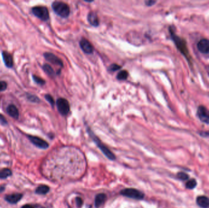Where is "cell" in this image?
<instances>
[{"label": "cell", "instance_id": "1", "mask_svg": "<svg viewBox=\"0 0 209 208\" xmlns=\"http://www.w3.org/2000/svg\"><path fill=\"white\" fill-rule=\"evenodd\" d=\"M169 30L171 39L174 42L177 49L179 50L180 52L187 58V60L189 62L192 63V58L190 55V53H189V51H188V49L187 45L186 40L180 37L179 36L177 35L171 26L169 27Z\"/></svg>", "mask_w": 209, "mask_h": 208}, {"label": "cell", "instance_id": "2", "mask_svg": "<svg viewBox=\"0 0 209 208\" xmlns=\"http://www.w3.org/2000/svg\"><path fill=\"white\" fill-rule=\"evenodd\" d=\"M52 9L55 14L62 18H67L70 13L69 6L62 1H54L51 4Z\"/></svg>", "mask_w": 209, "mask_h": 208}, {"label": "cell", "instance_id": "3", "mask_svg": "<svg viewBox=\"0 0 209 208\" xmlns=\"http://www.w3.org/2000/svg\"><path fill=\"white\" fill-rule=\"evenodd\" d=\"M88 133L90 134V137L92 139L94 142L96 144L97 147L102 151V152L104 154V155L110 160H114L116 158V156L114 155V154L108 149L104 144L101 142V140L94 134V133L92 131V130L90 128L87 129Z\"/></svg>", "mask_w": 209, "mask_h": 208}, {"label": "cell", "instance_id": "4", "mask_svg": "<svg viewBox=\"0 0 209 208\" xmlns=\"http://www.w3.org/2000/svg\"><path fill=\"white\" fill-rule=\"evenodd\" d=\"M32 13L42 21H45L49 19V12L45 6H37L32 7Z\"/></svg>", "mask_w": 209, "mask_h": 208}, {"label": "cell", "instance_id": "5", "mask_svg": "<svg viewBox=\"0 0 209 208\" xmlns=\"http://www.w3.org/2000/svg\"><path fill=\"white\" fill-rule=\"evenodd\" d=\"M120 194L123 196L135 200H142L144 197V193L134 188H127L123 189L121 191Z\"/></svg>", "mask_w": 209, "mask_h": 208}, {"label": "cell", "instance_id": "6", "mask_svg": "<svg viewBox=\"0 0 209 208\" xmlns=\"http://www.w3.org/2000/svg\"><path fill=\"white\" fill-rule=\"evenodd\" d=\"M56 105L60 114L62 116H67L70 109V106L69 102L63 98H60L56 100Z\"/></svg>", "mask_w": 209, "mask_h": 208}, {"label": "cell", "instance_id": "7", "mask_svg": "<svg viewBox=\"0 0 209 208\" xmlns=\"http://www.w3.org/2000/svg\"><path fill=\"white\" fill-rule=\"evenodd\" d=\"M197 116L203 123L209 125V111L204 106H199L197 111Z\"/></svg>", "mask_w": 209, "mask_h": 208}, {"label": "cell", "instance_id": "8", "mask_svg": "<svg viewBox=\"0 0 209 208\" xmlns=\"http://www.w3.org/2000/svg\"><path fill=\"white\" fill-rule=\"evenodd\" d=\"M28 137L33 145L39 149H46L49 147L48 144L45 140L39 137L28 135Z\"/></svg>", "mask_w": 209, "mask_h": 208}, {"label": "cell", "instance_id": "9", "mask_svg": "<svg viewBox=\"0 0 209 208\" xmlns=\"http://www.w3.org/2000/svg\"><path fill=\"white\" fill-rule=\"evenodd\" d=\"M44 56L45 59L52 64L60 66L61 67H62L64 65L62 60L53 53L46 52L44 54Z\"/></svg>", "mask_w": 209, "mask_h": 208}, {"label": "cell", "instance_id": "10", "mask_svg": "<svg viewBox=\"0 0 209 208\" xmlns=\"http://www.w3.org/2000/svg\"><path fill=\"white\" fill-rule=\"evenodd\" d=\"M80 46L82 51L88 54H92L94 52V46L88 40L83 38L80 41Z\"/></svg>", "mask_w": 209, "mask_h": 208}, {"label": "cell", "instance_id": "11", "mask_svg": "<svg viewBox=\"0 0 209 208\" xmlns=\"http://www.w3.org/2000/svg\"><path fill=\"white\" fill-rule=\"evenodd\" d=\"M197 47L198 50L202 54L209 53V40L202 39L197 43Z\"/></svg>", "mask_w": 209, "mask_h": 208}, {"label": "cell", "instance_id": "12", "mask_svg": "<svg viewBox=\"0 0 209 208\" xmlns=\"http://www.w3.org/2000/svg\"><path fill=\"white\" fill-rule=\"evenodd\" d=\"M2 57L5 65L7 68H12L14 65V60L12 56L7 51H3L2 52Z\"/></svg>", "mask_w": 209, "mask_h": 208}, {"label": "cell", "instance_id": "13", "mask_svg": "<svg viewBox=\"0 0 209 208\" xmlns=\"http://www.w3.org/2000/svg\"><path fill=\"white\" fill-rule=\"evenodd\" d=\"M23 197L22 193H15L7 195L5 196V200L11 204H17Z\"/></svg>", "mask_w": 209, "mask_h": 208}, {"label": "cell", "instance_id": "14", "mask_svg": "<svg viewBox=\"0 0 209 208\" xmlns=\"http://www.w3.org/2000/svg\"><path fill=\"white\" fill-rule=\"evenodd\" d=\"M88 21L90 25L94 27H97L99 26L100 21L99 18L96 13L94 12H90L88 15Z\"/></svg>", "mask_w": 209, "mask_h": 208}, {"label": "cell", "instance_id": "15", "mask_svg": "<svg viewBox=\"0 0 209 208\" xmlns=\"http://www.w3.org/2000/svg\"><path fill=\"white\" fill-rule=\"evenodd\" d=\"M196 203L202 208H209V198L206 196H199L196 199Z\"/></svg>", "mask_w": 209, "mask_h": 208}, {"label": "cell", "instance_id": "16", "mask_svg": "<svg viewBox=\"0 0 209 208\" xmlns=\"http://www.w3.org/2000/svg\"><path fill=\"white\" fill-rule=\"evenodd\" d=\"M7 113L12 118L17 119L19 116L18 110L14 104H9L6 109Z\"/></svg>", "mask_w": 209, "mask_h": 208}, {"label": "cell", "instance_id": "17", "mask_svg": "<svg viewBox=\"0 0 209 208\" xmlns=\"http://www.w3.org/2000/svg\"><path fill=\"white\" fill-rule=\"evenodd\" d=\"M106 196L104 193L98 194L95 199V206L96 208L100 207L106 200Z\"/></svg>", "mask_w": 209, "mask_h": 208}, {"label": "cell", "instance_id": "18", "mask_svg": "<svg viewBox=\"0 0 209 208\" xmlns=\"http://www.w3.org/2000/svg\"><path fill=\"white\" fill-rule=\"evenodd\" d=\"M42 69H43V70H44V71L45 72V73L48 76H50V77L55 78L56 76V73L54 71L53 68L49 64H45L43 65Z\"/></svg>", "mask_w": 209, "mask_h": 208}, {"label": "cell", "instance_id": "19", "mask_svg": "<svg viewBox=\"0 0 209 208\" xmlns=\"http://www.w3.org/2000/svg\"><path fill=\"white\" fill-rule=\"evenodd\" d=\"M50 191V187L46 185H41L36 190V193L39 195H45Z\"/></svg>", "mask_w": 209, "mask_h": 208}, {"label": "cell", "instance_id": "20", "mask_svg": "<svg viewBox=\"0 0 209 208\" xmlns=\"http://www.w3.org/2000/svg\"><path fill=\"white\" fill-rule=\"evenodd\" d=\"M12 175V171L10 168H5L0 170V179H6Z\"/></svg>", "mask_w": 209, "mask_h": 208}, {"label": "cell", "instance_id": "21", "mask_svg": "<svg viewBox=\"0 0 209 208\" xmlns=\"http://www.w3.org/2000/svg\"><path fill=\"white\" fill-rule=\"evenodd\" d=\"M129 76V73L127 70H122L117 74V79L120 81H123L127 79Z\"/></svg>", "mask_w": 209, "mask_h": 208}, {"label": "cell", "instance_id": "22", "mask_svg": "<svg viewBox=\"0 0 209 208\" xmlns=\"http://www.w3.org/2000/svg\"><path fill=\"white\" fill-rule=\"evenodd\" d=\"M32 79L34 80V81L40 85V86H44L45 84V81L44 79H43L42 78H41V77H39L38 76H36V75H32Z\"/></svg>", "mask_w": 209, "mask_h": 208}, {"label": "cell", "instance_id": "23", "mask_svg": "<svg viewBox=\"0 0 209 208\" xmlns=\"http://www.w3.org/2000/svg\"><path fill=\"white\" fill-rule=\"evenodd\" d=\"M27 98L28 100L33 103H39L41 100L40 99L35 95H32V94H30V93H28L27 94Z\"/></svg>", "mask_w": 209, "mask_h": 208}, {"label": "cell", "instance_id": "24", "mask_svg": "<svg viewBox=\"0 0 209 208\" xmlns=\"http://www.w3.org/2000/svg\"><path fill=\"white\" fill-rule=\"evenodd\" d=\"M196 185H197L196 181L194 179H192L187 182L186 187L188 189H193L194 187L196 186Z\"/></svg>", "mask_w": 209, "mask_h": 208}, {"label": "cell", "instance_id": "25", "mask_svg": "<svg viewBox=\"0 0 209 208\" xmlns=\"http://www.w3.org/2000/svg\"><path fill=\"white\" fill-rule=\"evenodd\" d=\"M120 69H121V66H120L119 65L117 64H113L109 67L108 70L111 72H114L117 70H119Z\"/></svg>", "mask_w": 209, "mask_h": 208}, {"label": "cell", "instance_id": "26", "mask_svg": "<svg viewBox=\"0 0 209 208\" xmlns=\"http://www.w3.org/2000/svg\"><path fill=\"white\" fill-rule=\"evenodd\" d=\"M45 100H46L50 104H51V106L52 107H54V106H55V104L56 103H55V100H54L53 97H52L51 95H50V94H46L45 95Z\"/></svg>", "mask_w": 209, "mask_h": 208}, {"label": "cell", "instance_id": "27", "mask_svg": "<svg viewBox=\"0 0 209 208\" xmlns=\"http://www.w3.org/2000/svg\"><path fill=\"white\" fill-rule=\"evenodd\" d=\"M177 178L180 180L185 181V180H187V179L189 178V176H188V175H187V173H185L184 172H179L178 174H177Z\"/></svg>", "mask_w": 209, "mask_h": 208}, {"label": "cell", "instance_id": "28", "mask_svg": "<svg viewBox=\"0 0 209 208\" xmlns=\"http://www.w3.org/2000/svg\"><path fill=\"white\" fill-rule=\"evenodd\" d=\"M7 83L4 81H0V92L4 91L7 89Z\"/></svg>", "mask_w": 209, "mask_h": 208}, {"label": "cell", "instance_id": "29", "mask_svg": "<svg viewBox=\"0 0 209 208\" xmlns=\"http://www.w3.org/2000/svg\"><path fill=\"white\" fill-rule=\"evenodd\" d=\"M0 123L2 125H7V120L1 114H0Z\"/></svg>", "mask_w": 209, "mask_h": 208}, {"label": "cell", "instance_id": "30", "mask_svg": "<svg viewBox=\"0 0 209 208\" xmlns=\"http://www.w3.org/2000/svg\"><path fill=\"white\" fill-rule=\"evenodd\" d=\"M157 2L156 1L153 0H147L145 1V4L147 6H152Z\"/></svg>", "mask_w": 209, "mask_h": 208}, {"label": "cell", "instance_id": "31", "mask_svg": "<svg viewBox=\"0 0 209 208\" xmlns=\"http://www.w3.org/2000/svg\"><path fill=\"white\" fill-rule=\"evenodd\" d=\"M76 205H77V206H78V207H81V205H82L83 203V200H82L81 198H80V197H77V198H76Z\"/></svg>", "mask_w": 209, "mask_h": 208}, {"label": "cell", "instance_id": "32", "mask_svg": "<svg viewBox=\"0 0 209 208\" xmlns=\"http://www.w3.org/2000/svg\"><path fill=\"white\" fill-rule=\"evenodd\" d=\"M200 135L202 137H209V132H205V131H203V132H201L200 133Z\"/></svg>", "mask_w": 209, "mask_h": 208}, {"label": "cell", "instance_id": "33", "mask_svg": "<svg viewBox=\"0 0 209 208\" xmlns=\"http://www.w3.org/2000/svg\"><path fill=\"white\" fill-rule=\"evenodd\" d=\"M22 208H34L32 205H28V204H27V205H24V206H23L22 207Z\"/></svg>", "mask_w": 209, "mask_h": 208}]
</instances>
